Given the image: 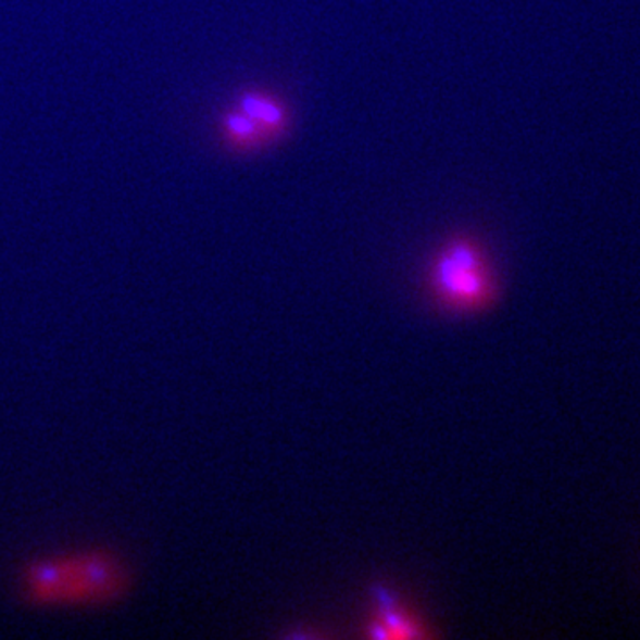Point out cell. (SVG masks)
<instances>
[{
  "label": "cell",
  "instance_id": "obj_1",
  "mask_svg": "<svg viewBox=\"0 0 640 640\" xmlns=\"http://www.w3.org/2000/svg\"><path fill=\"white\" fill-rule=\"evenodd\" d=\"M133 567L113 550L75 547L39 553L16 575V592L27 605L58 611L111 606L133 587Z\"/></svg>",
  "mask_w": 640,
  "mask_h": 640
},
{
  "label": "cell",
  "instance_id": "obj_2",
  "mask_svg": "<svg viewBox=\"0 0 640 640\" xmlns=\"http://www.w3.org/2000/svg\"><path fill=\"white\" fill-rule=\"evenodd\" d=\"M430 301L447 313L486 312L499 298V274L485 242L475 235L455 234L430 254L426 269Z\"/></svg>",
  "mask_w": 640,
  "mask_h": 640
},
{
  "label": "cell",
  "instance_id": "obj_3",
  "mask_svg": "<svg viewBox=\"0 0 640 640\" xmlns=\"http://www.w3.org/2000/svg\"><path fill=\"white\" fill-rule=\"evenodd\" d=\"M372 639H422L427 636L421 617L410 611L387 587L374 589V612L368 619Z\"/></svg>",
  "mask_w": 640,
  "mask_h": 640
},
{
  "label": "cell",
  "instance_id": "obj_4",
  "mask_svg": "<svg viewBox=\"0 0 640 640\" xmlns=\"http://www.w3.org/2000/svg\"><path fill=\"white\" fill-rule=\"evenodd\" d=\"M235 105L259 125L269 145L281 141L290 130L292 114L289 105L273 91L246 89L237 97Z\"/></svg>",
  "mask_w": 640,
  "mask_h": 640
},
{
  "label": "cell",
  "instance_id": "obj_5",
  "mask_svg": "<svg viewBox=\"0 0 640 640\" xmlns=\"http://www.w3.org/2000/svg\"><path fill=\"white\" fill-rule=\"evenodd\" d=\"M219 137L221 142L234 153H254L271 147L259 125L235 103L221 116Z\"/></svg>",
  "mask_w": 640,
  "mask_h": 640
}]
</instances>
